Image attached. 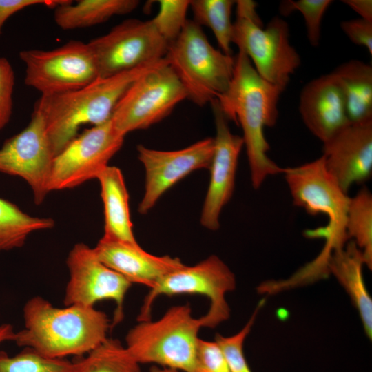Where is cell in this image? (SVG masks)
<instances>
[{"mask_svg":"<svg viewBox=\"0 0 372 372\" xmlns=\"http://www.w3.org/2000/svg\"><path fill=\"white\" fill-rule=\"evenodd\" d=\"M284 90L262 79L242 51L235 57L233 76L227 91L216 99L227 118L240 125L246 147L254 188H259L271 175L283 173L267 154L270 147L264 134L265 127L276 125L278 102Z\"/></svg>","mask_w":372,"mask_h":372,"instance_id":"obj_1","label":"cell"},{"mask_svg":"<svg viewBox=\"0 0 372 372\" xmlns=\"http://www.w3.org/2000/svg\"><path fill=\"white\" fill-rule=\"evenodd\" d=\"M24 328L15 331L13 342L47 357H82L107 338L111 323L94 307H56L41 296L28 300L23 308Z\"/></svg>","mask_w":372,"mask_h":372,"instance_id":"obj_2","label":"cell"},{"mask_svg":"<svg viewBox=\"0 0 372 372\" xmlns=\"http://www.w3.org/2000/svg\"><path fill=\"white\" fill-rule=\"evenodd\" d=\"M164 60L165 58L116 75L98 78L75 90L41 95L34 110L43 117L54 157L77 136L81 126H95L109 121L129 87Z\"/></svg>","mask_w":372,"mask_h":372,"instance_id":"obj_3","label":"cell"},{"mask_svg":"<svg viewBox=\"0 0 372 372\" xmlns=\"http://www.w3.org/2000/svg\"><path fill=\"white\" fill-rule=\"evenodd\" d=\"M282 174L295 206L313 216L322 214L329 219L327 226L306 232L309 238L325 239L324 249L313 263L326 269L330 255L349 240L346 224L350 197L328 172L322 156L310 163L284 168Z\"/></svg>","mask_w":372,"mask_h":372,"instance_id":"obj_4","label":"cell"},{"mask_svg":"<svg viewBox=\"0 0 372 372\" xmlns=\"http://www.w3.org/2000/svg\"><path fill=\"white\" fill-rule=\"evenodd\" d=\"M203 317L192 316L189 304L174 306L155 321H141L125 337V347L141 364L150 363L191 372Z\"/></svg>","mask_w":372,"mask_h":372,"instance_id":"obj_5","label":"cell"},{"mask_svg":"<svg viewBox=\"0 0 372 372\" xmlns=\"http://www.w3.org/2000/svg\"><path fill=\"white\" fill-rule=\"evenodd\" d=\"M184 89L187 99L199 106L211 103L228 89L235 58L216 49L201 26L188 19L165 56Z\"/></svg>","mask_w":372,"mask_h":372,"instance_id":"obj_6","label":"cell"},{"mask_svg":"<svg viewBox=\"0 0 372 372\" xmlns=\"http://www.w3.org/2000/svg\"><path fill=\"white\" fill-rule=\"evenodd\" d=\"M235 4L232 43L247 56L262 79L285 90L300 65V57L289 43L287 23L276 16L263 28L254 1L238 0Z\"/></svg>","mask_w":372,"mask_h":372,"instance_id":"obj_7","label":"cell"},{"mask_svg":"<svg viewBox=\"0 0 372 372\" xmlns=\"http://www.w3.org/2000/svg\"><path fill=\"white\" fill-rule=\"evenodd\" d=\"M236 288V278L227 265L212 255L193 266L184 265L156 282L144 298L138 322L151 320L155 300L161 295L200 294L210 300L207 313L203 316L205 327L214 328L227 320L230 309L225 300Z\"/></svg>","mask_w":372,"mask_h":372,"instance_id":"obj_8","label":"cell"},{"mask_svg":"<svg viewBox=\"0 0 372 372\" xmlns=\"http://www.w3.org/2000/svg\"><path fill=\"white\" fill-rule=\"evenodd\" d=\"M185 99V90L165 58L129 87L115 106L110 121L125 136L161 121Z\"/></svg>","mask_w":372,"mask_h":372,"instance_id":"obj_9","label":"cell"},{"mask_svg":"<svg viewBox=\"0 0 372 372\" xmlns=\"http://www.w3.org/2000/svg\"><path fill=\"white\" fill-rule=\"evenodd\" d=\"M19 56L25 65V85L41 95L75 90L99 78L92 52L81 41H70L51 50H23Z\"/></svg>","mask_w":372,"mask_h":372,"instance_id":"obj_10","label":"cell"},{"mask_svg":"<svg viewBox=\"0 0 372 372\" xmlns=\"http://www.w3.org/2000/svg\"><path fill=\"white\" fill-rule=\"evenodd\" d=\"M99 78H105L165 58L168 43L151 20L128 19L89 41Z\"/></svg>","mask_w":372,"mask_h":372,"instance_id":"obj_11","label":"cell"},{"mask_svg":"<svg viewBox=\"0 0 372 372\" xmlns=\"http://www.w3.org/2000/svg\"><path fill=\"white\" fill-rule=\"evenodd\" d=\"M125 136L110 119L85 130L54 158L49 192L74 188L96 178L121 148Z\"/></svg>","mask_w":372,"mask_h":372,"instance_id":"obj_12","label":"cell"},{"mask_svg":"<svg viewBox=\"0 0 372 372\" xmlns=\"http://www.w3.org/2000/svg\"><path fill=\"white\" fill-rule=\"evenodd\" d=\"M69 280L64 295V304L94 307L103 300L116 303L111 328L124 317L123 302L132 283L103 263L93 248L79 242L70 251L66 260Z\"/></svg>","mask_w":372,"mask_h":372,"instance_id":"obj_13","label":"cell"},{"mask_svg":"<svg viewBox=\"0 0 372 372\" xmlns=\"http://www.w3.org/2000/svg\"><path fill=\"white\" fill-rule=\"evenodd\" d=\"M54 158L43 117L34 110L28 125L0 148V172L25 180L39 205L50 192Z\"/></svg>","mask_w":372,"mask_h":372,"instance_id":"obj_14","label":"cell"},{"mask_svg":"<svg viewBox=\"0 0 372 372\" xmlns=\"http://www.w3.org/2000/svg\"><path fill=\"white\" fill-rule=\"evenodd\" d=\"M214 150V138H206L173 151L138 145V158L145 171V192L138 212L147 213L167 189L193 171L209 169Z\"/></svg>","mask_w":372,"mask_h":372,"instance_id":"obj_15","label":"cell"},{"mask_svg":"<svg viewBox=\"0 0 372 372\" xmlns=\"http://www.w3.org/2000/svg\"><path fill=\"white\" fill-rule=\"evenodd\" d=\"M216 125L214 150L209 169L211 176L200 216L201 225L209 229L220 227V215L232 196L238 161L244 142L233 134L217 99L211 101Z\"/></svg>","mask_w":372,"mask_h":372,"instance_id":"obj_16","label":"cell"},{"mask_svg":"<svg viewBox=\"0 0 372 372\" xmlns=\"http://www.w3.org/2000/svg\"><path fill=\"white\" fill-rule=\"evenodd\" d=\"M327 170L347 194L353 184L367 180L372 173V121L351 123L323 143Z\"/></svg>","mask_w":372,"mask_h":372,"instance_id":"obj_17","label":"cell"},{"mask_svg":"<svg viewBox=\"0 0 372 372\" xmlns=\"http://www.w3.org/2000/svg\"><path fill=\"white\" fill-rule=\"evenodd\" d=\"M299 111L306 127L323 143L351 124L342 89L332 72L304 85Z\"/></svg>","mask_w":372,"mask_h":372,"instance_id":"obj_18","label":"cell"},{"mask_svg":"<svg viewBox=\"0 0 372 372\" xmlns=\"http://www.w3.org/2000/svg\"><path fill=\"white\" fill-rule=\"evenodd\" d=\"M99 259L132 284L152 288L167 273L185 265L178 258L157 256L145 251L138 244H130L102 237L93 247Z\"/></svg>","mask_w":372,"mask_h":372,"instance_id":"obj_19","label":"cell"},{"mask_svg":"<svg viewBox=\"0 0 372 372\" xmlns=\"http://www.w3.org/2000/svg\"><path fill=\"white\" fill-rule=\"evenodd\" d=\"M364 260L356 243L349 241L329 256L327 269L344 288L360 314L364 330L372 337V300L365 287L362 267Z\"/></svg>","mask_w":372,"mask_h":372,"instance_id":"obj_20","label":"cell"},{"mask_svg":"<svg viewBox=\"0 0 372 372\" xmlns=\"http://www.w3.org/2000/svg\"><path fill=\"white\" fill-rule=\"evenodd\" d=\"M104 207L103 237L138 244L132 229L129 194L121 169L107 165L97 176Z\"/></svg>","mask_w":372,"mask_h":372,"instance_id":"obj_21","label":"cell"},{"mask_svg":"<svg viewBox=\"0 0 372 372\" xmlns=\"http://www.w3.org/2000/svg\"><path fill=\"white\" fill-rule=\"evenodd\" d=\"M332 74L344 95L351 123L372 121V67L352 59L338 65Z\"/></svg>","mask_w":372,"mask_h":372,"instance_id":"obj_22","label":"cell"},{"mask_svg":"<svg viewBox=\"0 0 372 372\" xmlns=\"http://www.w3.org/2000/svg\"><path fill=\"white\" fill-rule=\"evenodd\" d=\"M139 4L136 0L68 1L54 9V19L63 30L90 27L103 23L116 15L128 14Z\"/></svg>","mask_w":372,"mask_h":372,"instance_id":"obj_23","label":"cell"},{"mask_svg":"<svg viewBox=\"0 0 372 372\" xmlns=\"http://www.w3.org/2000/svg\"><path fill=\"white\" fill-rule=\"evenodd\" d=\"M51 218L32 216L0 198V253L21 247L32 232L54 226Z\"/></svg>","mask_w":372,"mask_h":372,"instance_id":"obj_24","label":"cell"},{"mask_svg":"<svg viewBox=\"0 0 372 372\" xmlns=\"http://www.w3.org/2000/svg\"><path fill=\"white\" fill-rule=\"evenodd\" d=\"M236 1L192 0L189 8L194 21L200 26L209 28L214 33L220 51L231 56L233 23L231 16Z\"/></svg>","mask_w":372,"mask_h":372,"instance_id":"obj_25","label":"cell"},{"mask_svg":"<svg viewBox=\"0 0 372 372\" xmlns=\"http://www.w3.org/2000/svg\"><path fill=\"white\" fill-rule=\"evenodd\" d=\"M346 230L347 236L362 251L364 264L372 269V195L362 187L355 196L349 198Z\"/></svg>","mask_w":372,"mask_h":372,"instance_id":"obj_26","label":"cell"},{"mask_svg":"<svg viewBox=\"0 0 372 372\" xmlns=\"http://www.w3.org/2000/svg\"><path fill=\"white\" fill-rule=\"evenodd\" d=\"M80 362V372H141L140 364L125 346L109 338L81 358Z\"/></svg>","mask_w":372,"mask_h":372,"instance_id":"obj_27","label":"cell"},{"mask_svg":"<svg viewBox=\"0 0 372 372\" xmlns=\"http://www.w3.org/2000/svg\"><path fill=\"white\" fill-rule=\"evenodd\" d=\"M80 358L70 361L50 358L30 348L14 356L0 351V372H80Z\"/></svg>","mask_w":372,"mask_h":372,"instance_id":"obj_28","label":"cell"},{"mask_svg":"<svg viewBox=\"0 0 372 372\" xmlns=\"http://www.w3.org/2000/svg\"><path fill=\"white\" fill-rule=\"evenodd\" d=\"M188 0H160L156 15L151 19L154 27L169 45L180 35L187 21Z\"/></svg>","mask_w":372,"mask_h":372,"instance_id":"obj_29","label":"cell"},{"mask_svg":"<svg viewBox=\"0 0 372 372\" xmlns=\"http://www.w3.org/2000/svg\"><path fill=\"white\" fill-rule=\"evenodd\" d=\"M332 2L331 0H287L280 3L279 10L284 16L299 11L305 21L309 41L316 47L320 40L322 17Z\"/></svg>","mask_w":372,"mask_h":372,"instance_id":"obj_30","label":"cell"},{"mask_svg":"<svg viewBox=\"0 0 372 372\" xmlns=\"http://www.w3.org/2000/svg\"><path fill=\"white\" fill-rule=\"evenodd\" d=\"M264 303V299L259 302L249 321L236 334L228 337L220 334L216 336L215 341L223 352L230 372H251L244 355L243 344Z\"/></svg>","mask_w":372,"mask_h":372,"instance_id":"obj_31","label":"cell"},{"mask_svg":"<svg viewBox=\"0 0 372 372\" xmlns=\"http://www.w3.org/2000/svg\"><path fill=\"white\" fill-rule=\"evenodd\" d=\"M191 372H230L223 352L216 341L198 339Z\"/></svg>","mask_w":372,"mask_h":372,"instance_id":"obj_32","label":"cell"},{"mask_svg":"<svg viewBox=\"0 0 372 372\" xmlns=\"http://www.w3.org/2000/svg\"><path fill=\"white\" fill-rule=\"evenodd\" d=\"M14 82V72L10 63L6 58L0 57V130L11 118Z\"/></svg>","mask_w":372,"mask_h":372,"instance_id":"obj_33","label":"cell"},{"mask_svg":"<svg viewBox=\"0 0 372 372\" xmlns=\"http://www.w3.org/2000/svg\"><path fill=\"white\" fill-rule=\"evenodd\" d=\"M340 27L351 41L365 47L372 54V22L362 18L345 20Z\"/></svg>","mask_w":372,"mask_h":372,"instance_id":"obj_34","label":"cell"},{"mask_svg":"<svg viewBox=\"0 0 372 372\" xmlns=\"http://www.w3.org/2000/svg\"><path fill=\"white\" fill-rule=\"evenodd\" d=\"M64 0H0V35L6 20L16 12L30 6L45 5L55 8Z\"/></svg>","mask_w":372,"mask_h":372,"instance_id":"obj_35","label":"cell"},{"mask_svg":"<svg viewBox=\"0 0 372 372\" xmlns=\"http://www.w3.org/2000/svg\"><path fill=\"white\" fill-rule=\"evenodd\" d=\"M342 2L358 13L360 18L372 22L371 0H343Z\"/></svg>","mask_w":372,"mask_h":372,"instance_id":"obj_36","label":"cell"},{"mask_svg":"<svg viewBox=\"0 0 372 372\" xmlns=\"http://www.w3.org/2000/svg\"><path fill=\"white\" fill-rule=\"evenodd\" d=\"M15 331L10 324L0 325V344L6 341H12Z\"/></svg>","mask_w":372,"mask_h":372,"instance_id":"obj_37","label":"cell"},{"mask_svg":"<svg viewBox=\"0 0 372 372\" xmlns=\"http://www.w3.org/2000/svg\"><path fill=\"white\" fill-rule=\"evenodd\" d=\"M150 372H181L180 371L170 369V368H166V367H161L158 366H152L150 369Z\"/></svg>","mask_w":372,"mask_h":372,"instance_id":"obj_38","label":"cell"}]
</instances>
